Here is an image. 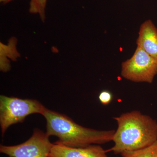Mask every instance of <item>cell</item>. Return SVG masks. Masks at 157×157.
I'll return each instance as SVG.
<instances>
[{"label": "cell", "instance_id": "cell-6", "mask_svg": "<svg viewBox=\"0 0 157 157\" xmlns=\"http://www.w3.org/2000/svg\"><path fill=\"white\" fill-rule=\"evenodd\" d=\"M107 150L99 144L84 147H71L55 142L48 157H108Z\"/></svg>", "mask_w": 157, "mask_h": 157}, {"label": "cell", "instance_id": "cell-5", "mask_svg": "<svg viewBox=\"0 0 157 157\" xmlns=\"http://www.w3.org/2000/svg\"><path fill=\"white\" fill-rule=\"evenodd\" d=\"M49 136L39 129H35L32 136L25 142L17 145L1 144L0 152L10 157H48L53 143Z\"/></svg>", "mask_w": 157, "mask_h": 157}, {"label": "cell", "instance_id": "cell-4", "mask_svg": "<svg viewBox=\"0 0 157 157\" xmlns=\"http://www.w3.org/2000/svg\"><path fill=\"white\" fill-rule=\"evenodd\" d=\"M157 74V60L139 46L131 59L122 63L121 75L134 82L151 83Z\"/></svg>", "mask_w": 157, "mask_h": 157}, {"label": "cell", "instance_id": "cell-3", "mask_svg": "<svg viewBox=\"0 0 157 157\" xmlns=\"http://www.w3.org/2000/svg\"><path fill=\"white\" fill-rule=\"evenodd\" d=\"M45 107L34 99L0 96V125L2 136L9 127L22 123L33 113L42 114Z\"/></svg>", "mask_w": 157, "mask_h": 157}, {"label": "cell", "instance_id": "cell-10", "mask_svg": "<svg viewBox=\"0 0 157 157\" xmlns=\"http://www.w3.org/2000/svg\"><path fill=\"white\" fill-rule=\"evenodd\" d=\"M113 96L111 92L108 90H103L100 93L99 99L100 102L104 105H107L112 101Z\"/></svg>", "mask_w": 157, "mask_h": 157}, {"label": "cell", "instance_id": "cell-9", "mask_svg": "<svg viewBox=\"0 0 157 157\" xmlns=\"http://www.w3.org/2000/svg\"><path fill=\"white\" fill-rule=\"evenodd\" d=\"M47 0H30L29 11L32 14H39L42 21L45 18V9Z\"/></svg>", "mask_w": 157, "mask_h": 157}, {"label": "cell", "instance_id": "cell-1", "mask_svg": "<svg viewBox=\"0 0 157 157\" xmlns=\"http://www.w3.org/2000/svg\"><path fill=\"white\" fill-rule=\"evenodd\" d=\"M117 128L112 141L114 145L107 150L116 155L137 150L151 145L157 140V122L137 110L114 118Z\"/></svg>", "mask_w": 157, "mask_h": 157}, {"label": "cell", "instance_id": "cell-8", "mask_svg": "<svg viewBox=\"0 0 157 157\" xmlns=\"http://www.w3.org/2000/svg\"><path fill=\"white\" fill-rule=\"evenodd\" d=\"M121 155V157H157V140L144 148L124 152Z\"/></svg>", "mask_w": 157, "mask_h": 157}, {"label": "cell", "instance_id": "cell-11", "mask_svg": "<svg viewBox=\"0 0 157 157\" xmlns=\"http://www.w3.org/2000/svg\"><path fill=\"white\" fill-rule=\"evenodd\" d=\"M13 1V0H0V2L2 4H6L7 3L10 2L11 1Z\"/></svg>", "mask_w": 157, "mask_h": 157}, {"label": "cell", "instance_id": "cell-7", "mask_svg": "<svg viewBox=\"0 0 157 157\" xmlns=\"http://www.w3.org/2000/svg\"><path fill=\"white\" fill-rule=\"evenodd\" d=\"M136 43L137 46L157 60V29L150 20L140 26Z\"/></svg>", "mask_w": 157, "mask_h": 157}, {"label": "cell", "instance_id": "cell-2", "mask_svg": "<svg viewBox=\"0 0 157 157\" xmlns=\"http://www.w3.org/2000/svg\"><path fill=\"white\" fill-rule=\"evenodd\" d=\"M42 115L46 121V133L58 138L56 141L71 147H84L112 141L115 131H100L82 126L66 115L45 107Z\"/></svg>", "mask_w": 157, "mask_h": 157}]
</instances>
